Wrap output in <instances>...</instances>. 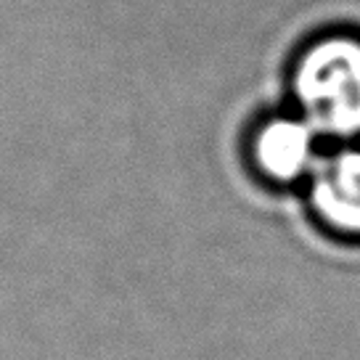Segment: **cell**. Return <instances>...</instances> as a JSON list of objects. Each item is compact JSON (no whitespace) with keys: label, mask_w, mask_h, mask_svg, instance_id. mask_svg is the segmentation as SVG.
<instances>
[{"label":"cell","mask_w":360,"mask_h":360,"mask_svg":"<svg viewBox=\"0 0 360 360\" xmlns=\"http://www.w3.org/2000/svg\"><path fill=\"white\" fill-rule=\"evenodd\" d=\"M289 109L326 146L360 141V30L334 27L300 45L289 67Z\"/></svg>","instance_id":"obj_1"},{"label":"cell","mask_w":360,"mask_h":360,"mask_svg":"<svg viewBox=\"0 0 360 360\" xmlns=\"http://www.w3.org/2000/svg\"><path fill=\"white\" fill-rule=\"evenodd\" d=\"M304 191L323 231L360 241V141L323 148L304 180Z\"/></svg>","instance_id":"obj_3"},{"label":"cell","mask_w":360,"mask_h":360,"mask_svg":"<svg viewBox=\"0 0 360 360\" xmlns=\"http://www.w3.org/2000/svg\"><path fill=\"white\" fill-rule=\"evenodd\" d=\"M326 143L292 109L262 117L249 133V162L273 186H297L313 172Z\"/></svg>","instance_id":"obj_2"}]
</instances>
